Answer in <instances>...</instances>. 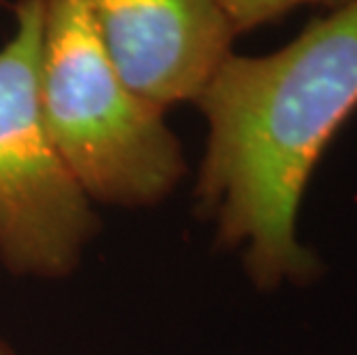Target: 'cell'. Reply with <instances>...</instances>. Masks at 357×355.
Instances as JSON below:
<instances>
[{
    "label": "cell",
    "mask_w": 357,
    "mask_h": 355,
    "mask_svg": "<svg viewBox=\"0 0 357 355\" xmlns=\"http://www.w3.org/2000/svg\"><path fill=\"white\" fill-rule=\"evenodd\" d=\"M49 0H17L0 47V261L14 275L60 279L100 229L93 201L63 160L40 100Z\"/></svg>",
    "instance_id": "obj_3"
},
{
    "label": "cell",
    "mask_w": 357,
    "mask_h": 355,
    "mask_svg": "<svg viewBox=\"0 0 357 355\" xmlns=\"http://www.w3.org/2000/svg\"><path fill=\"white\" fill-rule=\"evenodd\" d=\"M40 100L53 143L93 203L157 206L187 173L164 111L120 79L79 0L47 5Z\"/></svg>",
    "instance_id": "obj_2"
},
{
    "label": "cell",
    "mask_w": 357,
    "mask_h": 355,
    "mask_svg": "<svg viewBox=\"0 0 357 355\" xmlns=\"http://www.w3.org/2000/svg\"><path fill=\"white\" fill-rule=\"evenodd\" d=\"M194 104L208 125L194 194L217 245L242 256L261 291L316 282L323 263L298 219L323 153L357 111V0L272 54H231Z\"/></svg>",
    "instance_id": "obj_1"
},
{
    "label": "cell",
    "mask_w": 357,
    "mask_h": 355,
    "mask_svg": "<svg viewBox=\"0 0 357 355\" xmlns=\"http://www.w3.org/2000/svg\"><path fill=\"white\" fill-rule=\"evenodd\" d=\"M0 355H17L14 353V349L7 342H3V339H0Z\"/></svg>",
    "instance_id": "obj_6"
},
{
    "label": "cell",
    "mask_w": 357,
    "mask_h": 355,
    "mask_svg": "<svg viewBox=\"0 0 357 355\" xmlns=\"http://www.w3.org/2000/svg\"><path fill=\"white\" fill-rule=\"evenodd\" d=\"M341 3H346V0H222L238 35L284 19L286 14H291L298 7L321 5L330 10V7H337Z\"/></svg>",
    "instance_id": "obj_5"
},
{
    "label": "cell",
    "mask_w": 357,
    "mask_h": 355,
    "mask_svg": "<svg viewBox=\"0 0 357 355\" xmlns=\"http://www.w3.org/2000/svg\"><path fill=\"white\" fill-rule=\"evenodd\" d=\"M129 88L159 111L196 102L238 37L222 0H79Z\"/></svg>",
    "instance_id": "obj_4"
}]
</instances>
